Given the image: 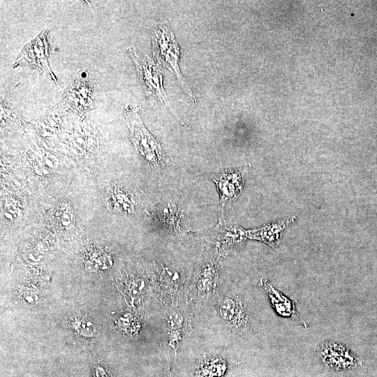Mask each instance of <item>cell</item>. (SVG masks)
Returning a JSON list of instances; mask_svg holds the SVG:
<instances>
[{
    "instance_id": "1",
    "label": "cell",
    "mask_w": 377,
    "mask_h": 377,
    "mask_svg": "<svg viewBox=\"0 0 377 377\" xmlns=\"http://www.w3.org/2000/svg\"><path fill=\"white\" fill-rule=\"evenodd\" d=\"M125 117L132 142L139 154L151 166H165L168 162L165 151L161 143L144 126L138 108L128 106Z\"/></svg>"
},
{
    "instance_id": "2",
    "label": "cell",
    "mask_w": 377,
    "mask_h": 377,
    "mask_svg": "<svg viewBox=\"0 0 377 377\" xmlns=\"http://www.w3.org/2000/svg\"><path fill=\"white\" fill-rule=\"evenodd\" d=\"M151 41L153 57L156 64L171 71L184 92L192 101L195 102V97L179 69V46L172 31L166 25L157 26L154 30Z\"/></svg>"
},
{
    "instance_id": "3",
    "label": "cell",
    "mask_w": 377,
    "mask_h": 377,
    "mask_svg": "<svg viewBox=\"0 0 377 377\" xmlns=\"http://www.w3.org/2000/svg\"><path fill=\"white\" fill-rule=\"evenodd\" d=\"M128 52L133 59L145 91L148 96H154L179 120L177 112L170 104L163 86V75L161 66L148 57L138 54L131 47Z\"/></svg>"
},
{
    "instance_id": "4",
    "label": "cell",
    "mask_w": 377,
    "mask_h": 377,
    "mask_svg": "<svg viewBox=\"0 0 377 377\" xmlns=\"http://www.w3.org/2000/svg\"><path fill=\"white\" fill-rule=\"evenodd\" d=\"M218 311L222 321L232 330L244 333L253 330L250 310L237 293H229L225 295Z\"/></svg>"
},
{
    "instance_id": "5",
    "label": "cell",
    "mask_w": 377,
    "mask_h": 377,
    "mask_svg": "<svg viewBox=\"0 0 377 377\" xmlns=\"http://www.w3.org/2000/svg\"><path fill=\"white\" fill-rule=\"evenodd\" d=\"M66 109L84 114L96 104V86L87 77L75 79L66 89L61 101Z\"/></svg>"
},
{
    "instance_id": "6",
    "label": "cell",
    "mask_w": 377,
    "mask_h": 377,
    "mask_svg": "<svg viewBox=\"0 0 377 377\" xmlns=\"http://www.w3.org/2000/svg\"><path fill=\"white\" fill-rule=\"evenodd\" d=\"M317 351L324 364L335 371L349 369L359 363L358 359L346 345L334 341H322Z\"/></svg>"
},
{
    "instance_id": "7",
    "label": "cell",
    "mask_w": 377,
    "mask_h": 377,
    "mask_svg": "<svg viewBox=\"0 0 377 377\" xmlns=\"http://www.w3.org/2000/svg\"><path fill=\"white\" fill-rule=\"evenodd\" d=\"M297 218L291 216L275 223L265 225L258 229L248 230V238L261 241L272 248L277 247L281 241V233Z\"/></svg>"
},
{
    "instance_id": "8",
    "label": "cell",
    "mask_w": 377,
    "mask_h": 377,
    "mask_svg": "<svg viewBox=\"0 0 377 377\" xmlns=\"http://www.w3.org/2000/svg\"><path fill=\"white\" fill-rule=\"evenodd\" d=\"M246 170L244 168L241 171L221 174L214 179L223 202L239 195L242 190Z\"/></svg>"
},
{
    "instance_id": "9",
    "label": "cell",
    "mask_w": 377,
    "mask_h": 377,
    "mask_svg": "<svg viewBox=\"0 0 377 377\" xmlns=\"http://www.w3.org/2000/svg\"><path fill=\"white\" fill-rule=\"evenodd\" d=\"M107 204L109 209L119 214L130 213L133 209L131 195L124 188L113 187L107 195Z\"/></svg>"
},
{
    "instance_id": "10",
    "label": "cell",
    "mask_w": 377,
    "mask_h": 377,
    "mask_svg": "<svg viewBox=\"0 0 377 377\" xmlns=\"http://www.w3.org/2000/svg\"><path fill=\"white\" fill-rule=\"evenodd\" d=\"M218 272L216 265L208 263L201 269L195 286L200 295H210L216 289Z\"/></svg>"
},
{
    "instance_id": "11",
    "label": "cell",
    "mask_w": 377,
    "mask_h": 377,
    "mask_svg": "<svg viewBox=\"0 0 377 377\" xmlns=\"http://www.w3.org/2000/svg\"><path fill=\"white\" fill-rule=\"evenodd\" d=\"M227 369L226 362L221 357L203 358L195 373L196 377H221Z\"/></svg>"
},
{
    "instance_id": "12",
    "label": "cell",
    "mask_w": 377,
    "mask_h": 377,
    "mask_svg": "<svg viewBox=\"0 0 377 377\" xmlns=\"http://www.w3.org/2000/svg\"><path fill=\"white\" fill-rule=\"evenodd\" d=\"M52 220L55 227L59 229L69 228L74 223V212L71 205L61 203L52 211Z\"/></svg>"
},
{
    "instance_id": "13",
    "label": "cell",
    "mask_w": 377,
    "mask_h": 377,
    "mask_svg": "<svg viewBox=\"0 0 377 377\" xmlns=\"http://www.w3.org/2000/svg\"><path fill=\"white\" fill-rule=\"evenodd\" d=\"M117 325L124 333L132 338L138 334L141 327L138 317L130 313L119 316Z\"/></svg>"
},
{
    "instance_id": "14",
    "label": "cell",
    "mask_w": 377,
    "mask_h": 377,
    "mask_svg": "<svg viewBox=\"0 0 377 377\" xmlns=\"http://www.w3.org/2000/svg\"><path fill=\"white\" fill-rule=\"evenodd\" d=\"M71 325L77 333L85 337H92L96 333L95 325L85 316H75Z\"/></svg>"
},
{
    "instance_id": "15",
    "label": "cell",
    "mask_w": 377,
    "mask_h": 377,
    "mask_svg": "<svg viewBox=\"0 0 377 377\" xmlns=\"http://www.w3.org/2000/svg\"><path fill=\"white\" fill-rule=\"evenodd\" d=\"M112 265L111 258L105 253L96 251L86 261V267L91 270L103 269Z\"/></svg>"
},
{
    "instance_id": "16",
    "label": "cell",
    "mask_w": 377,
    "mask_h": 377,
    "mask_svg": "<svg viewBox=\"0 0 377 377\" xmlns=\"http://www.w3.org/2000/svg\"><path fill=\"white\" fill-rule=\"evenodd\" d=\"M183 337L182 330L169 329L168 343L175 352L177 350Z\"/></svg>"
},
{
    "instance_id": "17",
    "label": "cell",
    "mask_w": 377,
    "mask_h": 377,
    "mask_svg": "<svg viewBox=\"0 0 377 377\" xmlns=\"http://www.w3.org/2000/svg\"><path fill=\"white\" fill-rule=\"evenodd\" d=\"M52 159L53 158L46 157L42 160L41 168L43 172L47 173L56 168V161Z\"/></svg>"
}]
</instances>
